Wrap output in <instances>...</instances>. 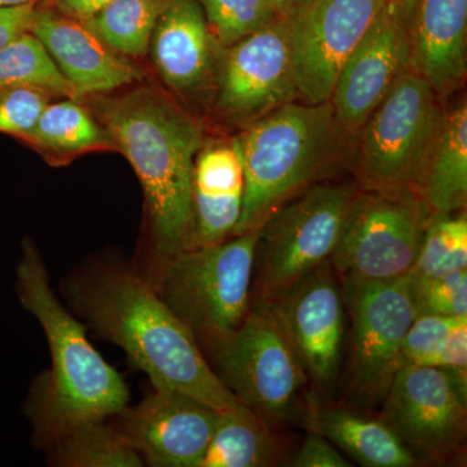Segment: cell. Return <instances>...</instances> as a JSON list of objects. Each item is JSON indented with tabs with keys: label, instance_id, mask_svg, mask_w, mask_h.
<instances>
[{
	"label": "cell",
	"instance_id": "cell-1",
	"mask_svg": "<svg viewBox=\"0 0 467 467\" xmlns=\"http://www.w3.org/2000/svg\"><path fill=\"white\" fill-rule=\"evenodd\" d=\"M69 295L95 330L125 350L153 389L183 393L216 410L241 404L214 373L192 331L158 291L125 266H99L77 276Z\"/></svg>",
	"mask_w": 467,
	"mask_h": 467
},
{
	"label": "cell",
	"instance_id": "cell-2",
	"mask_svg": "<svg viewBox=\"0 0 467 467\" xmlns=\"http://www.w3.org/2000/svg\"><path fill=\"white\" fill-rule=\"evenodd\" d=\"M98 107L101 125L142 184L160 263L192 247V175L202 147L201 122L147 86L101 99Z\"/></svg>",
	"mask_w": 467,
	"mask_h": 467
},
{
	"label": "cell",
	"instance_id": "cell-3",
	"mask_svg": "<svg viewBox=\"0 0 467 467\" xmlns=\"http://www.w3.org/2000/svg\"><path fill=\"white\" fill-rule=\"evenodd\" d=\"M18 296L38 319L51 353V370L33 401L36 426L51 438L81 423L109 420L128 404L124 378L101 358L52 291L47 270L32 244L24 245L17 267Z\"/></svg>",
	"mask_w": 467,
	"mask_h": 467
},
{
	"label": "cell",
	"instance_id": "cell-4",
	"mask_svg": "<svg viewBox=\"0 0 467 467\" xmlns=\"http://www.w3.org/2000/svg\"><path fill=\"white\" fill-rule=\"evenodd\" d=\"M343 130L333 107L290 101L248 122L234 138L244 173L241 220L233 235L260 229L333 164Z\"/></svg>",
	"mask_w": 467,
	"mask_h": 467
},
{
	"label": "cell",
	"instance_id": "cell-5",
	"mask_svg": "<svg viewBox=\"0 0 467 467\" xmlns=\"http://www.w3.org/2000/svg\"><path fill=\"white\" fill-rule=\"evenodd\" d=\"M259 229L178 252L160 263L153 287L165 306L205 343L241 325L251 308Z\"/></svg>",
	"mask_w": 467,
	"mask_h": 467
},
{
	"label": "cell",
	"instance_id": "cell-6",
	"mask_svg": "<svg viewBox=\"0 0 467 467\" xmlns=\"http://www.w3.org/2000/svg\"><path fill=\"white\" fill-rule=\"evenodd\" d=\"M214 373L267 425L288 416L308 377L272 301L251 306L238 327L207 343Z\"/></svg>",
	"mask_w": 467,
	"mask_h": 467
},
{
	"label": "cell",
	"instance_id": "cell-7",
	"mask_svg": "<svg viewBox=\"0 0 467 467\" xmlns=\"http://www.w3.org/2000/svg\"><path fill=\"white\" fill-rule=\"evenodd\" d=\"M441 98L408 69L359 130L358 171L367 189L416 192L441 131Z\"/></svg>",
	"mask_w": 467,
	"mask_h": 467
},
{
	"label": "cell",
	"instance_id": "cell-8",
	"mask_svg": "<svg viewBox=\"0 0 467 467\" xmlns=\"http://www.w3.org/2000/svg\"><path fill=\"white\" fill-rule=\"evenodd\" d=\"M430 216L413 192L367 189L353 193L331 254L335 273L358 281L409 275Z\"/></svg>",
	"mask_w": 467,
	"mask_h": 467
},
{
	"label": "cell",
	"instance_id": "cell-9",
	"mask_svg": "<svg viewBox=\"0 0 467 467\" xmlns=\"http://www.w3.org/2000/svg\"><path fill=\"white\" fill-rule=\"evenodd\" d=\"M349 186L316 183L260 226L254 265L260 300H273L330 261L353 195Z\"/></svg>",
	"mask_w": 467,
	"mask_h": 467
},
{
	"label": "cell",
	"instance_id": "cell-10",
	"mask_svg": "<svg viewBox=\"0 0 467 467\" xmlns=\"http://www.w3.org/2000/svg\"><path fill=\"white\" fill-rule=\"evenodd\" d=\"M340 281L350 319V389L362 404H382L393 378L404 368L402 343L416 317L409 275Z\"/></svg>",
	"mask_w": 467,
	"mask_h": 467
},
{
	"label": "cell",
	"instance_id": "cell-11",
	"mask_svg": "<svg viewBox=\"0 0 467 467\" xmlns=\"http://www.w3.org/2000/svg\"><path fill=\"white\" fill-rule=\"evenodd\" d=\"M387 0H304L285 15L292 66L301 100L330 101L347 58Z\"/></svg>",
	"mask_w": 467,
	"mask_h": 467
},
{
	"label": "cell",
	"instance_id": "cell-12",
	"mask_svg": "<svg viewBox=\"0 0 467 467\" xmlns=\"http://www.w3.org/2000/svg\"><path fill=\"white\" fill-rule=\"evenodd\" d=\"M380 405L379 417L420 463L445 462L462 448L466 398L442 368H400Z\"/></svg>",
	"mask_w": 467,
	"mask_h": 467
},
{
	"label": "cell",
	"instance_id": "cell-13",
	"mask_svg": "<svg viewBox=\"0 0 467 467\" xmlns=\"http://www.w3.org/2000/svg\"><path fill=\"white\" fill-rule=\"evenodd\" d=\"M223 51L217 109L230 121L247 125L299 98L285 16Z\"/></svg>",
	"mask_w": 467,
	"mask_h": 467
},
{
	"label": "cell",
	"instance_id": "cell-14",
	"mask_svg": "<svg viewBox=\"0 0 467 467\" xmlns=\"http://www.w3.org/2000/svg\"><path fill=\"white\" fill-rule=\"evenodd\" d=\"M269 301L306 377L324 389L333 386L343 361L346 306L331 261Z\"/></svg>",
	"mask_w": 467,
	"mask_h": 467
},
{
	"label": "cell",
	"instance_id": "cell-15",
	"mask_svg": "<svg viewBox=\"0 0 467 467\" xmlns=\"http://www.w3.org/2000/svg\"><path fill=\"white\" fill-rule=\"evenodd\" d=\"M409 15L387 0L373 26L347 58L330 104L344 134L356 135L409 67Z\"/></svg>",
	"mask_w": 467,
	"mask_h": 467
},
{
	"label": "cell",
	"instance_id": "cell-16",
	"mask_svg": "<svg viewBox=\"0 0 467 467\" xmlns=\"http://www.w3.org/2000/svg\"><path fill=\"white\" fill-rule=\"evenodd\" d=\"M220 410L169 389H153L133 408L125 407L117 418L121 434L142 457L156 467H199Z\"/></svg>",
	"mask_w": 467,
	"mask_h": 467
},
{
	"label": "cell",
	"instance_id": "cell-17",
	"mask_svg": "<svg viewBox=\"0 0 467 467\" xmlns=\"http://www.w3.org/2000/svg\"><path fill=\"white\" fill-rule=\"evenodd\" d=\"M32 33L72 86L77 100L109 94L143 78L128 57L109 48L85 23L50 5H36Z\"/></svg>",
	"mask_w": 467,
	"mask_h": 467
},
{
	"label": "cell",
	"instance_id": "cell-18",
	"mask_svg": "<svg viewBox=\"0 0 467 467\" xmlns=\"http://www.w3.org/2000/svg\"><path fill=\"white\" fill-rule=\"evenodd\" d=\"M409 69L447 97L467 70V0H416L408 23Z\"/></svg>",
	"mask_w": 467,
	"mask_h": 467
},
{
	"label": "cell",
	"instance_id": "cell-19",
	"mask_svg": "<svg viewBox=\"0 0 467 467\" xmlns=\"http://www.w3.org/2000/svg\"><path fill=\"white\" fill-rule=\"evenodd\" d=\"M216 47L196 0H165L150 38V51L162 81L178 92L207 79Z\"/></svg>",
	"mask_w": 467,
	"mask_h": 467
},
{
	"label": "cell",
	"instance_id": "cell-20",
	"mask_svg": "<svg viewBox=\"0 0 467 467\" xmlns=\"http://www.w3.org/2000/svg\"><path fill=\"white\" fill-rule=\"evenodd\" d=\"M243 198L244 173L233 140L199 150L192 175V247L230 238L241 220Z\"/></svg>",
	"mask_w": 467,
	"mask_h": 467
},
{
	"label": "cell",
	"instance_id": "cell-21",
	"mask_svg": "<svg viewBox=\"0 0 467 467\" xmlns=\"http://www.w3.org/2000/svg\"><path fill=\"white\" fill-rule=\"evenodd\" d=\"M310 431L325 436L359 465L414 467L422 465L380 418L340 407L309 408Z\"/></svg>",
	"mask_w": 467,
	"mask_h": 467
},
{
	"label": "cell",
	"instance_id": "cell-22",
	"mask_svg": "<svg viewBox=\"0 0 467 467\" xmlns=\"http://www.w3.org/2000/svg\"><path fill=\"white\" fill-rule=\"evenodd\" d=\"M414 195L431 214L459 213L467 201V106L444 113L441 131Z\"/></svg>",
	"mask_w": 467,
	"mask_h": 467
},
{
	"label": "cell",
	"instance_id": "cell-23",
	"mask_svg": "<svg viewBox=\"0 0 467 467\" xmlns=\"http://www.w3.org/2000/svg\"><path fill=\"white\" fill-rule=\"evenodd\" d=\"M269 427L259 414L243 404L221 411L199 467L275 465L279 447Z\"/></svg>",
	"mask_w": 467,
	"mask_h": 467
},
{
	"label": "cell",
	"instance_id": "cell-24",
	"mask_svg": "<svg viewBox=\"0 0 467 467\" xmlns=\"http://www.w3.org/2000/svg\"><path fill=\"white\" fill-rule=\"evenodd\" d=\"M26 142L55 161L91 150H116L101 122L70 98L46 106Z\"/></svg>",
	"mask_w": 467,
	"mask_h": 467
},
{
	"label": "cell",
	"instance_id": "cell-25",
	"mask_svg": "<svg viewBox=\"0 0 467 467\" xmlns=\"http://www.w3.org/2000/svg\"><path fill=\"white\" fill-rule=\"evenodd\" d=\"M52 461L67 467H137L143 460L116 425L81 423L54 436Z\"/></svg>",
	"mask_w": 467,
	"mask_h": 467
},
{
	"label": "cell",
	"instance_id": "cell-26",
	"mask_svg": "<svg viewBox=\"0 0 467 467\" xmlns=\"http://www.w3.org/2000/svg\"><path fill=\"white\" fill-rule=\"evenodd\" d=\"M165 0H110L86 21L92 33L125 57H144Z\"/></svg>",
	"mask_w": 467,
	"mask_h": 467
},
{
	"label": "cell",
	"instance_id": "cell-27",
	"mask_svg": "<svg viewBox=\"0 0 467 467\" xmlns=\"http://www.w3.org/2000/svg\"><path fill=\"white\" fill-rule=\"evenodd\" d=\"M29 88L51 97L77 99L50 54L32 32L23 34L0 50V88Z\"/></svg>",
	"mask_w": 467,
	"mask_h": 467
},
{
	"label": "cell",
	"instance_id": "cell-28",
	"mask_svg": "<svg viewBox=\"0 0 467 467\" xmlns=\"http://www.w3.org/2000/svg\"><path fill=\"white\" fill-rule=\"evenodd\" d=\"M463 269H467L465 212L432 214L427 221L416 263L409 275L434 278Z\"/></svg>",
	"mask_w": 467,
	"mask_h": 467
},
{
	"label": "cell",
	"instance_id": "cell-29",
	"mask_svg": "<svg viewBox=\"0 0 467 467\" xmlns=\"http://www.w3.org/2000/svg\"><path fill=\"white\" fill-rule=\"evenodd\" d=\"M221 50L257 32L279 16L267 0H196Z\"/></svg>",
	"mask_w": 467,
	"mask_h": 467
},
{
	"label": "cell",
	"instance_id": "cell-30",
	"mask_svg": "<svg viewBox=\"0 0 467 467\" xmlns=\"http://www.w3.org/2000/svg\"><path fill=\"white\" fill-rule=\"evenodd\" d=\"M417 315L467 317V269L434 278L409 275Z\"/></svg>",
	"mask_w": 467,
	"mask_h": 467
},
{
	"label": "cell",
	"instance_id": "cell-31",
	"mask_svg": "<svg viewBox=\"0 0 467 467\" xmlns=\"http://www.w3.org/2000/svg\"><path fill=\"white\" fill-rule=\"evenodd\" d=\"M51 98L36 88H0V133L26 142Z\"/></svg>",
	"mask_w": 467,
	"mask_h": 467
},
{
	"label": "cell",
	"instance_id": "cell-32",
	"mask_svg": "<svg viewBox=\"0 0 467 467\" xmlns=\"http://www.w3.org/2000/svg\"><path fill=\"white\" fill-rule=\"evenodd\" d=\"M467 317H444L417 315L402 343V362L407 365H426L438 352L451 331Z\"/></svg>",
	"mask_w": 467,
	"mask_h": 467
},
{
	"label": "cell",
	"instance_id": "cell-33",
	"mask_svg": "<svg viewBox=\"0 0 467 467\" xmlns=\"http://www.w3.org/2000/svg\"><path fill=\"white\" fill-rule=\"evenodd\" d=\"M423 367L441 368L447 371L461 395L467 399V319L451 331L438 352Z\"/></svg>",
	"mask_w": 467,
	"mask_h": 467
},
{
	"label": "cell",
	"instance_id": "cell-34",
	"mask_svg": "<svg viewBox=\"0 0 467 467\" xmlns=\"http://www.w3.org/2000/svg\"><path fill=\"white\" fill-rule=\"evenodd\" d=\"M290 465L295 467H350L352 463L325 436L310 431L300 450L292 459Z\"/></svg>",
	"mask_w": 467,
	"mask_h": 467
},
{
	"label": "cell",
	"instance_id": "cell-35",
	"mask_svg": "<svg viewBox=\"0 0 467 467\" xmlns=\"http://www.w3.org/2000/svg\"><path fill=\"white\" fill-rule=\"evenodd\" d=\"M36 5L0 8V50L23 34L32 32Z\"/></svg>",
	"mask_w": 467,
	"mask_h": 467
},
{
	"label": "cell",
	"instance_id": "cell-36",
	"mask_svg": "<svg viewBox=\"0 0 467 467\" xmlns=\"http://www.w3.org/2000/svg\"><path fill=\"white\" fill-rule=\"evenodd\" d=\"M47 2L50 3L48 5L50 7L57 9L64 16L86 23L101 8L106 7L110 0H47Z\"/></svg>",
	"mask_w": 467,
	"mask_h": 467
},
{
	"label": "cell",
	"instance_id": "cell-37",
	"mask_svg": "<svg viewBox=\"0 0 467 467\" xmlns=\"http://www.w3.org/2000/svg\"><path fill=\"white\" fill-rule=\"evenodd\" d=\"M267 2L275 7L279 16H285V15L291 14L295 8L299 7L304 0H267Z\"/></svg>",
	"mask_w": 467,
	"mask_h": 467
},
{
	"label": "cell",
	"instance_id": "cell-38",
	"mask_svg": "<svg viewBox=\"0 0 467 467\" xmlns=\"http://www.w3.org/2000/svg\"><path fill=\"white\" fill-rule=\"evenodd\" d=\"M43 0H0V8L2 7H20L26 5H39Z\"/></svg>",
	"mask_w": 467,
	"mask_h": 467
},
{
	"label": "cell",
	"instance_id": "cell-39",
	"mask_svg": "<svg viewBox=\"0 0 467 467\" xmlns=\"http://www.w3.org/2000/svg\"><path fill=\"white\" fill-rule=\"evenodd\" d=\"M392 2H395L396 5H400L402 9H404L405 12L409 15V17H410L411 11H413L414 3H416V0H392Z\"/></svg>",
	"mask_w": 467,
	"mask_h": 467
}]
</instances>
